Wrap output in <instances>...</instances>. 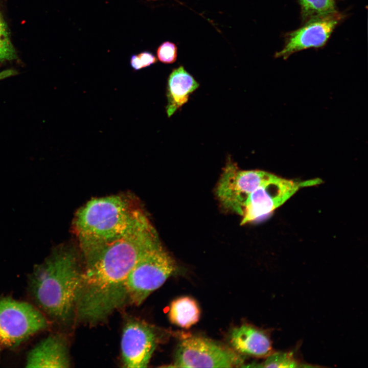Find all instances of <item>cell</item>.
I'll use <instances>...</instances> for the list:
<instances>
[{"mask_svg": "<svg viewBox=\"0 0 368 368\" xmlns=\"http://www.w3.org/2000/svg\"><path fill=\"white\" fill-rule=\"evenodd\" d=\"M158 241L149 223L84 255L76 301L77 318L95 324L128 303V275L141 256Z\"/></svg>", "mask_w": 368, "mask_h": 368, "instance_id": "1", "label": "cell"}, {"mask_svg": "<svg viewBox=\"0 0 368 368\" xmlns=\"http://www.w3.org/2000/svg\"><path fill=\"white\" fill-rule=\"evenodd\" d=\"M81 272L76 254L64 246L53 249L34 267L28 279L29 294L48 319L65 324L75 315Z\"/></svg>", "mask_w": 368, "mask_h": 368, "instance_id": "2", "label": "cell"}, {"mask_svg": "<svg viewBox=\"0 0 368 368\" xmlns=\"http://www.w3.org/2000/svg\"><path fill=\"white\" fill-rule=\"evenodd\" d=\"M149 222L130 200L114 195L88 201L76 213L73 225L84 256Z\"/></svg>", "mask_w": 368, "mask_h": 368, "instance_id": "3", "label": "cell"}, {"mask_svg": "<svg viewBox=\"0 0 368 368\" xmlns=\"http://www.w3.org/2000/svg\"><path fill=\"white\" fill-rule=\"evenodd\" d=\"M176 270L175 261L159 241L148 248L130 270L126 281L128 303L142 304Z\"/></svg>", "mask_w": 368, "mask_h": 368, "instance_id": "4", "label": "cell"}, {"mask_svg": "<svg viewBox=\"0 0 368 368\" xmlns=\"http://www.w3.org/2000/svg\"><path fill=\"white\" fill-rule=\"evenodd\" d=\"M49 321L34 305L0 298V347L13 348L46 329Z\"/></svg>", "mask_w": 368, "mask_h": 368, "instance_id": "5", "label": "cell"}, {"mask_svg": "<svg viewBox=\"0 0 368 368\" xmlns=\"http://www.w3.org/2000/svg\"><path fill=\"white\" fill-rule=\"evenodd\" d=\"M277 176L262 170H240L229 157L217 183L216 194L225 209L242 216L250 193Z\"/></svg>", "mask_w": 368, "mask_h": 368, "instance_id": "6", "label": "cell"}, {"mask_svg": "<svg viewBox=\"0 0 368 368\" xmlns=\"http://www.w3.org/2000/svg\"><path fill=\"white\" fill-rule=\"evenodd\" d=\"M242 360L232 351L210 339L192 336L178 344L174 364L177 367H233Z\"/></svg>", "mask_w": 368, "mask_h": 368, "instance_id": "7", "label": "cell"}, {"mask_svg": "<svg viewBox=\"0 0 368 368\" xmlns=\"http://www.w3.org/2000/svg\"><path fill=\"white\" fill-rule=\"evenodd\" d=\"M158 341L155 328L139 319L125 323L121 342L124 366L139 368L148 366Z\"/></svg>", "mask_w": 368, "mask_h": 368, "instance_id": "8", "label": "cell"}, {"mask_svg": "<svg viewBox=\"0 0 368 368\" xmlns=\"http://www.w3.org/2000/svg\"><path fill=\"white\" fill-rule=\"evenodd\" d=\"M302 184L279 176L259 187L248 197L241 225L261 219L290 198Z\"/></svg>", "mask_w": 368, "mask_h": 368, "instance_id": "9", "label": "cell"}, {"mask_svg": "<svg viewBox=\"0 0 368 368\" xmlns=\"http://www.w3.org/2000/svg\"><path fill=\"white\" fill-rule=\"evenodd\" d=\"M340 18L335 12L309 19L304 26L289 34L284 47L275 57L286 59L301 50L324 45Z\"/></svg>", "mask_w": 368, "mask_h": 368, "instance_id": "10", "label": "cell"}, {"mask_svg": "<svg viewBox=\"0 0 368 368\" xmlns=\"http://www.w3.org/2000/svg\"><path fill=\"white\" fill-rule=\"evenodd\" d=\"M27 367H68L70 358L65 339L58 334H52L37 343L28 353Z\"/></svg>", "mask_w": 368, "mask_h": 368, "instance_id": "11", "label": "cell"}, {"mask_svg": "<svg viewBox=\"0 0 368 368\" xmlns=\"http://www.w3.org/2000/svg\"><path fill=\"white\" fill-rule=\"evenodd\" d=\"M230 342L237 351L257 357H266L272 353V343L264 331L243 324L233 329Z\"/></svg>", "mask_w": 368, "mask_h": 368, "instance_id": "12", "label": "cell"}, {"mask_svg": "<svg viewBox=\"0 0 368 368\" xmlns=\"http://www.w3.org/2000/svg\"><path fill=\"white\" fill-rule=\"evenodd\" d=\"M199 83L183 66L173 69L169 76L167 86L166 112L169 118L186 103Z\"/></svg>", "mask_w": 368, "mask_h": 368, "instance_id": "13", "label": "cell"}, {"mask_svg": "<svg viewBox=\"0 0 368 368\" xmlns=\"http://www.w3.org/2000/svg\"><path fill=\"white\" fill-rule=\"evenodd\" d=\"M200 311L195 300L189 296H182L171 304L169 318L170 321L178 327L188 329L199 319Z\"/></svg>", "mask_w": 368, "mask_h": 368, "instance_id": "14", "label": "cell"}, {"mask_svg": "<svg viewBox=\"0 0 368 368\" xmlns=\"http://www.w3.org/2000/svg\"><path fill=\"white\" fill-rule=\"evenodd\" d=\"M336 0H298L303 16L310 19L336 12Z\"/></svg>", "mask_w": 368, "mask_h": 368, "instance_id": "15", "label": "cell"}, {"mask_svg": "<svg viewBox=\"0 0 368 368\" xmlns=\"http://www.w3.org/2000/svg\"><path fill=\"white\" fill-rule=\"evenodd\" d=\"M299 362L292 352H274L266 357L259 366L264 367H297Z\"/></svg>", "mask_w": 368, "mask_h": 368, "instance_id": "16", "label": "cell"}, {"mask_svg": "<svg viewBox=\"0 0 368 368\" xmlns=\"http://www.w3.org/2000/svg\"><path fill=\"white\" fill-rule=\"evenodd\" d=\"M16 58V51L11 41L7 24L0 12V63Z\"/></svg>", "mask_w": 368, "mask_h": 368, "instance_id": "17", "label": "cell"}, {"mask_svg": "<svg viewBox=\"0 0 368 368\" xmlns=\"http://www.w3.org/2000/svg\"><path fill=\"white\" fill-rule=\"evenodd\" d=\"M157 56L158 60L164 63H173L177 59V46L173 42L165 41L158 47Z\"/></svg>", "mask_w": 368, "mask_h": 368, "instance_id": "18", "label": "cell"}, {"mask_svg": "<svg viewBox=\"0 0 368 368\" xmlns=\"http://www.w3.org/2000/svg\"><path fill=\"white\" fill-rule=\"evenodd\" d=\"M157 61L155 56L149 52H143L137 55L131 56L130 63L131 67L135 71L148 67Z\"/></svg>", "mask_w": 368, "mask_h": 368, "instance_id": "19", "label": "cell"}, {"mask_svg": "<svg viewBox=\"0 0 368 368\" xmlns=\"http://www.w3.org/2000/svg\"><path fill=\"white\" fill-rule=\"evenodd\" d=\"M1 347H0V357H1Z\"/></svg>", "mask_w": 368, "mask_h": 368, "instance_id": "20", "label": "cell"}, {"mask_svg": "<svg viewBox=\"0 0 368 368\" xmlns=\"http://www.w3.org/2000/svg\"><path fill=\"white\" fill-rule=\"evenodd\" d=\"M153 1H155V0H153Z\"/></svg>", "mask_w": 368, "mask_h": 368, "instance_id": "21", "label": "cell"}]
</instances>
